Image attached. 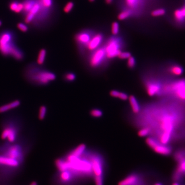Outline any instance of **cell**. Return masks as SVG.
<instances>
[{
  "mask_svg": "<svg viewBox=\"0 0 185 185\" xmlns=\"http://www.w3.org/2000/svg\"><path fill=\"white\" fill-rule=\"evenodd\" d=\"M113 0H106V2L107 4H111V3L112 2Z\"/></svg>",
  "mask_w": 185,
  "mask_h": 185,
  "instance_id": "ab89813d",
  "label": "cell"
},
{
  "mask_svg": "<svg viewBox=\"0 0 185 185\" xmlns=\"http://www.w3.org/2000/svg\"><path fill=\"white\" fill-rule=\"evenodd\" d=\"M47 108L44 106H42L40 108L39 111V118L42 120L45 118L47 113Z\"/></svg>",
  "mask_w": 185,
  "mask_h": 185,
  "instance_id": "484cf974",
  "label": "cell"
},
{
  "mask_svg": "<svg viewBox=\"0 0 185 185\" xmlns=\"http://www.w3.org/2000/svg\"><path fill=\"white\" fill-rule=\"evenodd\" d=\"M106 57V52L104 48H100L96 49L94 54L91 55L89 60L90 65L92 67H96L104 61V58Z\"/></svg>",
  "mask_w": 185,
  "mask_h": 185,
  "instance_id": "30bf717a",
  "label": "cell"
},
{
  "mask_svg": "<svg viewBox=\"0 0 185 185\" xmlns=\"http://www.w3.org/2000/svg\"><path fill=\"white\" fill-rule=\"evenodd\" d=\"M17 128L12 124H7L3 128L1 137L3 140H7L9 143H13L17 140Z\"/></svg>",
  "mask_w": 185,
  "mask_h": 185,
  "instance_id": "ba28073f",
  "label": "cell"
},
{
  "mask_svg": "<svg viewBox=\"0 0 185 185\" xmlns=\"http://www.w3.org/2000/svg\"><path fill=\"white\" fill-rule=\"evenodd\" d=\"M36 0H25L23 2V13L24 15L27 14L32 9V6L35 4Z\"/></svg>",
  "mask_w": 185,
  "mask_h": 185,
  "instance_id": "d6986e66",
  "label": "cell"
},
{
  "mask_svg": "<svg viewBox=\"0 0 185 185\" xmlns=\"http://www.w3.org/2000/svg\"><path fill=\"white\" fill-rule=\"evenodd\" d=\"M160 133H167L172 135L176 126L178 123V116L170 113L163 115L158 120Z\"/></svg>",
  "mask_w": 185,
  "mask_h": 185,
  "instance_id": "277c9868",
  "label": "cell"
},
{
  "mask_svg": "<svg viewBox=\"0 0 185 185\" xmlns=\"http://www.w3.org/2000/svg\"><path fill=\"white\" fill-rule=\"evenodd\" d=\"M146 143L155 152L161 155L169 156L172 153L171 147L160 143L155 138L148 137L146 139Z\"/></svg>",
  "mask_w": 185,
  "mask_h": 185,
  "instance_id": "5b68a950",
  "label": "cell"
},
{
  "mask_svg": "<svg viewBox=\"0 0 185 185\" xmlns=\"http://www.w3.org/2000/svg\"><path fill=\"white\" fill-rule=\"evenodd\" d=\"M174 159L178 163L185 159V149H180L174 154Z\"/></svg>",
  "mask_w": 185,
  "mask_h": 185,
  "instance_id": "7402d4cb",
  "label": "cell"
},
{
  "mask_svg": "<svg viewBox=\"0 0 185 185\" xmlns=\"http://www.w3.org/2000/svg\"><path fill=\"white\" fill-rule=\"evenodd\" d=\"M9 8L10 10L15 12V13H20L22 12L23 10V2H20L17 1H13L9 4Z\"/></svg>",
  "mask_w": 185,
  "mask_h": 185,
  "instance_id": "ac0fdd59",
  "label": "cell"
},
{
  "mask_svg": "<svg viewBox=\"0 0 185 185\" xmlns=\"http://www.w3.org/2000/svg\"><path fill=\"white\" fill-rule=\"evenodd\" d=\"M110 95L113 97L121 99L122 100H126L128 98V95L126 93L116 90H113L110 91Z\"/></svg>",
  "mask_w": 185,
  "mask_h": 185,
  "instance_id": "44dd1931",
  "label": "cell"
},
{
  "mask_svg": "<svg viewBox=\"0 0 185 185\" xmlns=\"http://www.w3.org/2000/svg\"><path fill=\"white\" fill-rule=\"evenodd\" d=\"M104 48L106 52V57L109 59L118 57L121 52L120 42L118 39L114 38L109 40Z\"/></svg>",
  "mask_w": 185,
  "mask_h": 185,
  "instance_id": "8992f818",
  "label": "cell"
},
{
  "mask_svg": "<svg viewBox=\"0 0 185 185\" xmlns=\"http://www.w3.org/2000/svg\"><path fill=\"white\" fill-rule=\"evenodd\" d=\"M128 100L131 107L132 110L134 113L137 114L141 111V106L138 103V101L136 97L134 96L128 97Z\"/></svg>",
  "mask_w": 185,
  "mask_h": 185,
  "instance_id": "9a60e30c",
  "label": "cell"
},
{
  "mask_svg": "<svg viewBox=\"0 0 185 185\" xmlns=\"http://www.w3.org/2000/svg\"><path fill=\"white\" fill-rule=\"evenodd\" d=\"M30 185H38V183L36 182H32V183H30Z\"/></svg>",
  "mask_w": 185,
  "mask_h": 185,
  "instance_id": "f35d334b",
  "label": "cell"
},
{
  "mask_svg": "<svg viewBox=\"0 0 185 185\" xmlns=\"http://www.w3.org/2000/svg\"><path fill=\"white\" fill-rule=\"evenodd\" d=\"M143 178L139 173H132L120 180L118 185H134L138 183Z\"/></svg>",
  "mask_w": 185,
  "mask_h": 185,
  "instance_id": "8fae6325",
  "label": "cell"
},
{
  "mask_svg": "<svg viewBox=\"0 0 185 185\" xmlns=\"http://www.w3.org/2000/svg\"><path fill=\"white\" fill-rule=\"evenodd\" d=\"M17 27L18 29L22 31V32H26L28 30V26L26 24L22 23H19L17 24Z\"/></svg>",
  "mask_w": 185,
  "mask_h": 185,
  "instance_id": "d590c367",
  "label": "cell"
},
{
  "mask_svg": "<svg viewBox=\"0 0 185 185\" xmlns=\"http://www.w3.org/2000/svg\"><path fill=\"white\" fill-rule=\"evenodd\" d=\"M76 75L72 73H68L65 75L64 78L67 81L72 82L76 79Z\"/></svg>",
  "mask_w": 185,
  "mask_h": 185,
  "instance_id": "1f68e13d",
  "label": "cell"
},
{
  "mask_svg": "<svg viewBox=\"0 0 185 185\" xmlns=\"http://www.w3.org/2000/svg\"><path fill=\"white\" fill-rule=\"evenodd\" d=\"M165 11L164 9L163 8H160L158 9H155L153 10L152 12H151V15L154 17H159V16H162L163 15H165Z\"/></svg>",
  "mask_w": 185,
  "mask_h": 185,
  "instance_id": "f1b7e54d",
  "label": "cell"
},
{
  "mask_svg": "<svg viewBox=\"0 0 185 185\" xmlns=\"http://www.w3.org/2000/svg\"><path fill=\"white\" fill-rule=\"evenodd\" d=\"M87 156L91 164L95 185H104V165L103 158L97 153H90Z\"/></svg>",
  "mask_w": 185,
  "mask_h": 185,
  "instance_id": "7a4b0ae2",
  "label": "cell"
},
{
  "mask_svg": "<svg viewBox=\"0 0 185 185\" xmlns=\"http://www.w3.org/2000/svg\"><path fill=\"white\" fill-rule=\"evenodd\" d=\"M152 131L151 128L150 127H145L143 128H141L139 131H138V135L140 137H145L149 135Z\"/></svg>",
  "mask_w": 185,
  "mask_h": 185,
  "instance_id": "d4e9b609",
  "label": "cell"
},
{
  "mask_svg": "<svg viewBox=\"0 0 185 185\" xmlns=\"http://www.w3.org/2000/svg\"><path fill=\"white\" fill-rule=\"evenodd\" d=\"M178 163V165L174 170L185 176V159Z\"/></svg>",
  "mask_w": 185,
  "mask_h": 185,
  "instance_id": "cb8c5ba5",
  "label": "cell"
},
{
  "mask_svg": "<svg viewBox=\"0 0 185 185\" xmlns=\"http://www.w3.org/2000/svg\"><path fill=\"white\" fill-rule=\"evenodd\" d=\"M172 185H185L183 184V183H178V182H174Z\"/></svg>",
  "mask_w": 185,
  "mask_h": 185,
  "instance_id": "74e56055",
  "label": "cell"
},
{
  "mask_svg": "<svg viewBox=\"0 0 185 185\" xmlns=\"http://www.w3.org/2000/svg\"><path fill=\"white\" fill-rule=\"evenodd\" d=\"M74 4L72 2H69L67 3V4L65 5L64 9H63L64 12L69 13L73 9V8L74 7Z\"/></svg>",
  "mask_w": 185,
  "mask_h": 185,
  "instance_id": "d6a6232c",
  "label": "cell"
},
{
  "mask_svg": "<svg viewBox=\"0 0 185 185\" xmlns=\"http://www.w3.org/2000/svg\"><path fill=\"white\" fill-rule=\"evenodd\" d=\"M139 1V0H126V4L131 8L136 7L138 5Z\"/></svg>",
  "mask_w": 185,
  "mask_h": 185,
  "instance_id": "4dcf8cb0",
  "label": "cell"
},
{
  "mask_svg": "<svg viewBox=\"0 0 185 185\" xmlns=\"http://www.w3.org/2000/svg\"><path fill=\"white\" fill-rule=\"evenodd\" d=\"M86 150V146L84 144H81L76 148H75L73 150H72L71 153H72L74 155L77 156H81L84 154L85 151Z\"/></svg>",
  "mask_w": 185,
  "mask_h": 185,
  "instance_id": "ffe728a7",
  "label": "cell"
},
{
  "mask_svg": "<svg viewBox=\"0 0 185 185\" xmlns=\"http://www.w3.org/2000/svg\"><path fill=\"white\" fill-rule=\"evenodd\" d=\"M153 185H164L163 183L161 182H156L155 183H153Z\"/></svg>",
  "mask_w": 185,
  "mask_h": 185,
  "instance_id": "8d00e7d4",
  "label": "cell"
},
{
  "mask_svg": "<svg viewBox=\"0 0 185 185\" xmlns=\"http://www.w3.org/2000/svg\"><path fill=\"white\" fill-rule=\"evenodd\" d=\"M27 75L31 81L39 85H46L56 78L54 73L37 68H32L28 71Z\"/></svg>",
  "mask_w": 185,
  "mask_h": 185,
  "instance_id": "3957f363",
  "label": "cell"
},
{
  "mask_svg": "<svg viewBox=\"0 0 185 185\" xmlns=\"http://www.w3.org/2000/svg\"><path fill=\"white\" fill-rule=\"evenodd\" d=\"M15 35L12 32L6 30L0 34V52L4 56H10L17 60L24 59L23 52L15 43Z\"/></svg>",
  "mask_w": 185,
  "mask_h": 185,
  "instance_id": "6da1fadb",
  "label": "cell"
},
{
  "mask_svg": "<svg viewBox=\"0 0 185 185\" xmlns=\"http://www.w3.org/2000/svg\"><path fill=\"white\" fill-rule=\"evenodd\" d=\"M103 39V36L101 34H98L91 37L86 46L89 50H94L99 47Z\"/></svg>",
  "mask_w": 185,
  "mask_h": 185,
  "instance_id": "7c38bea8",
  "label": "cell"
},
{
  "mask_svg": "<svg viewBox=\"0 0 185 185\" xmlns=\"http://www.w3.org/2000/svg\"><path fill=\"white\" fill-rule=\"evenodd\" d=\"M163 85L156 80L148 81L146 84V89L148 95L150 96L160 95L162 93Z\"/></svg>",
  "mask_w": 185,
  "mask_h": 185,
  "instance_id": "9c48e42d",
  "label": "cell"
},
{
  "mask_svg": "<svg viewBox=\"0 0 185 185\" xmlns=\"http://www.w3.org/2000/svg\"><path fill=\"white\" fill-rule=\"evenodd\" d=\"M131 56V54L129 52H121L118 57L120 59H128V58H130Z\"/></svg>",
  "mask_w": 185,
  "mask_h": 185,
  "instance_id": "e575fe53",
  "label": "cell"
},
{
  "mask_svg": "<svg viewBox=\"0 0 185 185\" xmlns=\"http://www.w3.org/2000/svg\"><path fill=\"white\" fill-rule=\"evenodd\" d=\"M168 72L170 74L174 76H180L184 73L183 67L178 64H173L169 67L168 69Z\"/></svg>",
  "mask_w": 185,
  "mask_h": 185,
  "instance_id": "2e32d148",
  "label": "cell"
},
{
  "mask_svg": "<svg viewBox=\"0 0 185 185\" xmlns=\"http://www.w3.org/2000/svg\"><path fill=\"white\" fill-rule=\"evenodd\" d=\"M119 31V25L118 23L114 22L112 24L111 26V32L112 34L114 35H117Z\"/></svg>",
  "mask_w": 185,
  "mask_h": 185,
  "instance_id": "83f0119b",
  "label": "cell"
},
{
  "mask_svg": "<svg viewBox=\"0 0 185 185\" xmlns=\"http://www.w3.org/2000/svg\"><path fill=\"white\" fill-rule=\"evenodd\" d=\"M2 25V21L0 20V26H1Z\"/></svg>",
  "mask_w": 185,
  "mask_h": 185,
  "instance_id": "60d3db41",
  "label": "cell"
},
{
  "mask_svg": "<svg viewBox=\"0 0 185 185\" xmlns=\"http://www.w3.org/2000/svg\"><path fill=\"white\" fill-rule=\"evenodd\" d=\"M21 102L18 100H14L9 104L0 106V113H3L20 106Z\"/></svg>",
  "mask_w": 185,
  "mask_h": 185,
  "instance_id": "4fadbf2b",
  "label": "cell"
},
{
  "mask_svg": "<svg viewBox=\"0 0 185 185\" xmlns=\"http://www.w3.org/2000/svg\"><path fill=\"white\" fill-rule=\"evenodd\" d=\"M91 36L87 32H81L77 35L75 39L77 42L83 45H87L91 39Z\"/></svg>",
  "mask_w": 185,
  "mask_h": 185,
  "instance_id": "5bb4252c",
  "label": "cell"
},
{
  "mask_svg": "<svg viewBox=\"0 0 185 185\" xmlns=\"http://www.w3.org/2000/svg\"><path fill=\"white\" fill-rule=\"evenodd\" d=\"M46 56V49H42L40 50L37 59V63L39 65H42L44 63L45 60Z\"/></svg>",
  "mask_w": 185,
  "mask_h": 185,
  "instance_id": "603a6c76",
  "label": "cell"
},
{
  "mask_svg": "<svg viewBox=\"0 0 185 185\" xmlns=\"http://www.w3.org/2000/svg\"><path fill=\"white\" fill-rule=\"evenodd\" d=\"M102 112L99 109H93L91 111V116L95 118L100 117L102 116Z\"/></svg>",
  "mask_w": 185,
  "mask_h": 185,
  "instance_id": "f546056e",
  "label": "cell"
},
{
  "mask_svg": "<svg viewBox=\"0 0 185 185\" xmlns=\"http://www.w3.org/2000/svg\"><path fill=\"white\" fill-rule=\"evenodd\" d=\"M127 65L128 67L130 68V69H133L134 67H135L136 61L135 58L132 56H131L130 58L128 59V62H127Z\"/></svg>",
  "mask_w": 185,
  "mask_h": 185,
  "instance_id": "836d02e7",
  "label": "cell"
},
{
  "mask_svg": "<svg viewBox=\"0 0 185 185\" xmlns=\"http://www.w3.org/2000/svg\"><path fill=\"white\" fill-rule=\"evenodd\" d=\"M174 16L175 20L178 23L184 22L185 21V6L175 10Z\"/></svg>",
  "mask_w": 185,
  "mask_h": 185,
  "instance_id": "e0dca14e",
  "label": "cell"
},
{
  "mask_svg": "<svg viewBox=\"0 0 185 185\" xmlns=\"http://www.w3.org/2000/svg\"><path fill=\"white\" fill-rule=\"evenodd\" d=\"M22 163L20 160L11 158L3 152L0 154V168L16 169L20 167Z\"/></svg>",
  "mask_w": 185,
  "mask_h": 185,
  "instance_id": "52a82bcc",
  "label": "cell"
},
{
  "mask_svg": "<svg viewBox=\"0 0 185 185\" xmlns=\"http://www.w3.org/2000/svg\"><path fill=\"white\" fill-rule=\"evenodd\" d=\"M89 2H94L95 0H89Z\"/></svg>",
  "mask_w": 185,
  "mask_h": 185,
  "instance_id": "b9f144b4",
  "label": "cell"
},
{
  "mask_svg": "<svg viewBox=\"0 0 185 185\" xmlns=\"http://www.w3.org/2000/svg\"><path fill=\"white\" fill-rule=\"evenodd\" d=\"M131 15V11L130 10H125L120 12L118 15V19L119 20H126Z\"/></svg>",
  "mask_w": 185,
  "mask_h": 185,
  "instance_id": "4316f807",
  "label": "cell"
},
{
  "mask_svg": "<svg viewBox=\"0 0 185 185\" xmlns=\"http://www.w3.org/2000/svg\"></svg>",
  "mask_w": 185,
  "mask_h": 185,
  "instance_id": "7bdbcfd3",
  "label": "cell"
}]
</instances>
